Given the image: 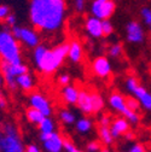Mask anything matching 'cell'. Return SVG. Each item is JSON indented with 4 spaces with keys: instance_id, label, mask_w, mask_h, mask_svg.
<instances>
[{
    "instance_id": "cell-9",
    "label": "cell",
    "mask_w": 151,
    "mask_h": 152,
    "mask_svg": "<svg viewBox=\"0 0 151 152\" xmlns=\"http://www.w3.org/2000/svg\"><path fill=\"white\" fill-rule=\"evenodd\" d=\"M40 140L45 152H62L64 150V138L57 132L51 134H40Z\"/></svg>"
},
{
    "instance_id": "cell-37",
    "label": "cell",
    "mask_w": 151,
    "mask_h": 152,
    "mask_svg": "<svg viewBox=\"0 0 151 152\" xmlns=\"http://www.w3.org/2000/svg\"><path fill=\"white\" fill-rule=\"evenodd\" d=\"M26 152H43V151L36 144H28L26 146Z\"/></svg>"
},
{
    "instance_id": "cell-28",
    "label": "cell",
    "mask_w": 151,
    "mask_h": 152,
    "mask_svg": "<svg viewBox=\"0 0 151 152\" xmlns=\"http://www.w3.org/2000/svg\"><path fill=\"white\" fill-rule=\"evenodd\" d=\"M122 51H123L122 45H121V44H115V45H112V46L110 47L109 54H110L111 57H114V58H119V57L122 54Z\"/></svg>"
},
{
    "instance_id": "cell-24",
    "label": "cell",
    "mask_w": 151,
    "mask_h": 152,
    "mask_svg": "<svg viewBox=\"0 0 151 152\" xmlns=\"http://www.w3.org/2000/svg\"><path fill=\"white\" fill-rule=\"evenodd\" d=\"M92 97V105H93V113H98L104 109V99L97 92H91Z\"/></svg>"
},
{
    "instance_id": "cell-20",
    "label": "cell",
    "mask_w": 151,
    "mask_h": 152,
    "mask_svg": "<svg viewBox=\"0 0 151 152\" xmlns=\"http://www.w3.org/2000/svg\"><path fill=\"white\" fill-rule=\"evenodd\" d=\"M98 137H99V140L103 145L105 146H109L114 142V137L111 134V129L110 127H104V126H99L98 127Z\"/></svg>"
},
{
    "instance_id": "cell-6",
    "label": "cell",
    "mask_w": 151,
    "mask_h": 152,
    "mask_svg": "<svg viewBox=\"0 0 151 152\" xmlns=\"http://www.w3.org/2000/svg\"><path fill=\"white\" fill-rule=\"evenodd\" d=\"M126 87L129 93H132L133 96L139 100L140 105L145 109L151 111V93L147 92L136 77H127L126 80Z\"/></svg>"
},
{
    "instance_id": "cell-15",
    "label": "cell",
    "mask_w": 151,
    "mask_h": 152,
    "mask_svg": "<svg viewBox=\"0 0 151 152\" xmlns=\"http://www.w3.org/2000/svg\"><path fill=\"white\" fill-rule=\"evenodd\" d=\"M86 30L87 33L93 36V37H102L104 36L103 34V27H102V20H99V18L97 17H88L87 18V21H86Z\"/></svg>"
},
{
    "instance_id": "cell-19",
    "label": "cell",
    "mask_w": 151,
    "mask_h": 152,
    "mask_svg": "<svg viewBox=\"0 0 151 152\" xmlns=\"http://www.w3.org/2000/svg\"><path fill=\"white\" fill-rule=\"evenodd\" d=\"M16 82H17V86L20 87L22 91L28 92V93H30L34 88V81L32 79V76L29 75V72H26V74L17 76Z\"/></svg>"
},
{
    "instance_id": "cell-34",
    "label": "cell",
    "mask_w": 151,
    "mask_h": 152,
    "mask_svg": "<svg viewBox=\"0 0 151 152\" xmlns=\"http://www.w3.org/2000/svg\"><path fill=\"white\" fill-rule=\"evenodd\" d=\"M5 24H6L5 27H7V28H12L16 26V16L13 13H10L7 16V18L5 20Z\"/></svg>"
},
{
    "instance_id": "cell-7",
    "label": "cell",
    "mask_w": 151,
    "mask_h": 152,
    "mask_svg": "<svg viewBox=\"0 0 151 152\" xmlns=\"http://www.w3.org/2000/svg\"><path fill=\"white\" fill-rule=\"evenodd\" d=\"M116 4L114 0H94L91 6V12L99 20H109L114 15Z\"/></svg>"
},
{
    "instance_id": "cell-30",
    "label": "cell",
    "mask_w": 151,
    "mask_h": 152,
    "mask_svg": "<svg viewBox=\"0 0 151 152\" xmlns=\"http://www.w3.org/2000/svg\"><path fill=\"white\" fill-rule=\"evenodd\" d=\"M102 27H103V34L104 36H109L114 31V27H112V23L109 20H103L102 21Z\"/></svg>"
},
{
    "instance_id": "cell-26",
    "label": "cell",
    "mask_w": 151,
    "mask_h": 152,
    "mask_svg": "<svg viewBox=\"0 0 151 152\" xmlns=\"http://www.w3.org/2000/svg\"><path fill=\"white\" fill-rule=\"evenodd\" d=\"M139 100L136 98V97H126V105L133 111H137L139 110Z\"/></svg>"
},
{
    "instance_id": "cell-3",
    "label": "cell",
    "mask_w": 151,
    "mask_h": 152,
    "mask_svg": "<svg viewBox=\"0 0 151 152\" xmlns=\"http://www.w3.org/2000/svg\"><path fill=\"white\" fill-rule=\"evenodd\" d=\"M0 59L12 64L22 63L20 42L7 27L0 31Z\"/></svg>"
},
{
    "instance_id": "cell-36",
    "label": "cell",
    "mask_w": 151,
    "mask_h": 152,
    "mask_svg": "<svg viewBox=\"0 0 151 152\" xmlns=\"http://www.w3.org/2000/svg\"><path fill=\"white\" fill-rule=\"evenodd\" d=\"M99 126H104V127H110L111 126V117L109 115H103L99 118Z\"/></svg>"
},
{
    "instance_id": "cell-40",
    "label": "cell",
    "mask_w": 151,
    "mask_h": 152,
    "mask_svg": "<svg viewBox=\"0 0 151 152\" xmlns=\"http://www.w3.org/2000/svg\"><path fill=\"white\" fill-rule=\"evenodd\" d=\"M123 137H125V139H126V140H133V138H134V137H133V133H132L130 130H129L128 133H126V134H125Z\"/></svg>"
},
{
    "instance_id": "cell-31",
    "label": "cell",
    "mask_w": 151,
    "mask_h": 152,
    "mask_svg": "<svg viewBox=\"0 0 151 152\" xmlns=\"http://www.w3.org/2000/svg\"><path fill=\"white\" fill-rule=\"evenodd\" d=\"M140 13H141V17H143L145 24L151 29V9H149V7H143Z\"/></svg>"
},
{
    "instance_id": "cell-33",
    "label": "cell",
    "mask_w": 151,
    "mask_h": 152,
    "mask_svg": "<svg viewBox=\"0 0 151 152\" xmlns=\"http://www.w3.org/2000/svg\"><path fill=\"white\" fill-rule=\"evenodd\" d=\"M127 152H146V150H145V147H144V145L143 144H133L129 148H128V151Z\"/></svg>"
},
{
    "instance_id": "cell-2",
    "label": "cell",
    "mask_w": 151,
    "mask_h": 152,
    "mask_svg": "<svg viewBox=\"0 0 151 152\" xmlns=\"http://www.w3.org/2000/svg\"><path fill=\"white\" fill-rule=\"evenodd\" d=\"M69 53V44H61L53 50H48L44 45L36 46L34 50L35 64L43 74L50 75L57 70Z\"/></svg>"
},
{
    "instance_id": "cell-29",
    "label": "cell",
    "mask_w": 151,
    "mask_h": 152,
    "mask_svg": "<svg viewBox=\"0 0 151 152\" xmlns=\"http://www.w3.org/2000/svg\"><path fill=\"white\" fill-rule=\"evenodd\" d=\"M64 150L65 152H85L82 150H79L69 138H64Z\"/></svg>"
},
{
    "instance_id": "cell-4",
    "label": "cell",
    "mask_w": 151,
    "mask_h": 152,
    "mask_svg": "<svg viewBox=\"0 0 151 152\" xmlns=\"http://www.w3.org/2000/svg\"><path fill=\"white\" fill-rule=\"evenodd\" d=\"M4 138L0 145V152H26L20 132L13 123H5L3 127Z\"/></svg>"
},
{
    "instance_id": "cell-8",
    "label": "cell",
    "mask_w": 151,
    "mask_h": 152,
    "mask_svg": "<svg viewBox=\"0 0 151 152\" xmlns=\"http://www.w3.org/2000/svg\"><path fill=\"white\" fill-rule=\"evenodd\" d=\"M11 33L17 40L22 41L23 44H26L29 47L35 48L36 46L40 45L39 35H37L34 30L29 29V28H22V27L15 26V27L11 28Z\"/></svg>"
},
{
    "instance_id": "cell-11",
    "label": "cell",
    "mask_w": 151,
    "mask_h": 152,
    "mask_svg": "<svg viewBox=\"0 0 151 152\" xmlns=\"http://www.w3.org/2000/svg\"><path fill=\"white\" fill-rule=\"evenodd\" d=\"M127 40L132 44H140L144 41V30L137 21H132L126 27Z\"/></svg>"
},
{
    "instance_id": "cell-13",
    "label": "cell",
    "mask_w": 151,
    "mask_h": 152,
    "mask_svg": "<svg viewBox=\"0 0 151 152\" xmlns=\"http://www.w3.org/2000/svg\"><path fill=\"white\" fill-rule=\"evenodd\" d=\"M110 129H111V134L114 137V139H117L130 130V126H129V122L125 117H119L111 122Z\"/></svg>"
},
{
    "instance_id": "cell-21",
    "label": "cell",
    "mask_w": 151,
    "mask_h": 152,
    "mask_svg": "<svg viewBox=\"0 0 151 152\" xmlns=\"http://www.w3.org/2000/svg\"><path fill=\"white\" fill-rule=\"evenodd\" d=\"M26 117H27L28 122H30V123H33V124H39L46 116H44L43 113H41L39 110H36L35 107L29 106V107L26 110Z\"/></svg>"
},
{
    "instance_id": "cell-27",
    "label": "cell",
    "mask_w": 151,
    "mask_h": 152,
    "mask_svg": "<svg viewBox=\"0 0 151 152\" xmlns=\"http://www.w3.org/2000/svg\"><path fill=\"white\" fill-rule=\"evenodd\" d=\"M102 142L100 141H97V140H93V141H89L86 146V151L87 152H100L102 150Z\"/></svg>"
},
{
    "instance_id": "cell-42",
    "label": "cell",
    "mask_w": 151,
    "mask_h": 152,
    "mask_svg": "<svg viewBox=\"0 0 151 152\" xmlns=\"http://www.w3.org/2000/svg\"><path fill=\"white\" fill-rule=\"evenodd\" d=\"M100 152H111V151H110V148H108V147H103V148L100 150Z\"/></svg>"
},
{
    "instance_id": "cell-17",
    "label": "cell",
    "mask_w": 151,
    "mask_h": 152,
    "mask_svg": "<svg viewBox=\"0 0 151 152\" xmlns=\"http://www.w3.org/2000/svg\"><path fill=\"white\" fill-rule=\"evenodd\" d=\"M79 89L74 86H65L62 89V99L65 104L73 105L78 103V98H79Z\"/></svg>"
},
{
    "instance_id": "cell-23",
    "label": "cell",
    "mask_w": 151,
    "mask_h": 152,
    "mask_svg": "<svg viewBox=\"0 0 151 152\" xmlns=\"http://www.w3.org/2000/svg\"><path fill=\"white\" fill-rule=\"evenodd\" d=\"M40 134H51L54 132V122L51 117H45L39 124H37Z\"/></svg>"
},
{
    "instance_id": "cell-25",
    "label": "cell",
    "mask_w": 151,
    "mask_h": 152,
    "mask_svg": "<svg viewBox=\"0 0 151 152\" xmlns=\"http://www.w3.org/2000/svg\"><path fill=\"white\" fill-rule=\"evenodd\" d=\"M59 120L67 126L74 124L75 122H76V117H75V115L67 109H63V110L59 111Z\"/></svg>"
},
{
    "instance_id": "cell-41",
    "label": "cell",
    "mask_w": 151,
    "mask_h": 152,
    "mask_svg": "<svg viewBox=\"0 0 151 152\" xmlns=\"http://www.w3.org/2000/svg\"><path fill=\"white\" fill-rule=\"evenodd\" d=\"M3 138H4V132H3V128H0V145H1Z\"/></svg>"
},
{
    "instance_id": "cell-10",
    "label": "cell",
    "mask_w": 151,
    "mask_h": 152,
    "mask_svg": "<svg viewBox=\"0 0 151 152\" xmlns=\"http://www.w3.org/2000/svg\"><path fill=\"white\" fill-rule=\"evenodd\" d=\"M29 104H30V106L39 110L46 117H50L52 115V106H51L48 99L41 93H35V92L30 93L29 94Z\"/></svg>"
},
{
    "instance_id": "cell-5",
    "label": "cell",
    "mask_w": 151,
    "mask_h": 152,
    "mask_svg": "<svg viewBox=\"0 0 151 152\" xmlns=\"http://www.w3.org/2000/svg\"><path fill=\"white\" fill-rule=\"evenodd\" d=\"M0 72H1L4 82L6 83L7 88L10 91H16L17 89V82L16 79L17 76H20L22 74L28 72V66L23 63L20 64H12L6 61H0Z\"/></svg>"
},
{
    "instance_id": "cell-1",
    "label": "cell",
    "mask_w": 151,
    "mask_h": 152,
    "mask_svg": "<svg viewBox=\"0 0 151 152\" xmlns=\"http://www.w3.org/2000/svg\"><path fill=\"white\" fill-rule=\"evenodd\" d=\"M64 0H30L29 18L35 29L41 31L58 30L64 21Z\"/></svg>"
},
{
    "instance_id": "cell-16",
    "label": "cell",
    "mask_w": 151,
    "mask_h": 152,
    "mask_svg": "<svg viewBox=\"0 0 151 152\" xmlns=\"http://www.w3.org/2000/svg\"><path fill=\"white\" fill-rule=\"evenodd\" d=\"M109 104L115 111L120 112L121 115L128 109L126 105V96L121 94L120 92H112L109 97Z\"/></svg>"
},
{
    "instance_id": "cell-12",
    "label": "cell",
    "mask_w": 151,
    "mask_h": 152,
    "mask_svg": "<svg viewBox=\"0 0 151 152\" xmlns=\"http://www.w3.org/2000/svg\"><path fill=\"white\" fill-rule=\"evenodd\" d=\"M92 70L98 77L105 79L111 74V65H110L106 57L99 56L92 62Z\"/></svg>"
},
{
    "instance_id": "cell-39",
    "label": "cell",
    "mask_w": 151,
    "mask_h": 152,
    "mask_svg": "<svg viewBox=\"0 0 151 152\" xmlns=\"http://www.w3.org/2000/svg\"><path fill=\"white\" fill-rule=\"evenodd\" d=\"M6 106H7V100H6L4 94L0 92V109L4 110V109H6Z\"/></svg>"
},
{
    "instance_id": "cell-35",
    "label": "cell",
    "mask_w": 151,
    "mask_h": 152,
    "mask_svg": "<svg viewBox=\"0 0 151 152\" xmlns=\"http://www.w3.org/2000/svg\"><path fill=\"white\" fill-rule=\"evenodd\" d=\"M58 83H59L62 87L69 86V83H70V77H69V75H67V74L61 75L59 77H58Z\"/></svg>"
},
{
    "instance_id": "cell-14",
    "label": "cell",
    "mask_w": 151,
    "mask_h": 152,
    "mask_svg": "<svg viewBox=\"0 0 151 152\" xmlns=\"http://www.w3.org/2000/svg\"><path fill=\"white\" fill-rule=\"evenodd\" d=\"M76 105L85 113V115H91V113H93V105H92L91 92H88L86 89H81L79 92V98H78Z\"/></svg>"
},
{
    "instance_id": "cell-32",
    "label": "cell",
    "mask_w": 151,
    "mask_h": 152,
    "mask_svg": "<svg viewBox=\"0 0 151 152\" xmlns=\"http://www.w3.org/2000/svg\"><path fill=\"white\" fill-rule=\"evenodd\" d=\"M10 13V7L7 5H0V22H5Z\"/></svg>"
},
{
    "instance_id": "cell-43",
    "label": "cell",
    "mask_w": 151,
    "mask_h": 152,
    "mask_svg": "<svg viewBox=\"0 0 151 152\" xmlns=\"http://www.w3.org/2000/svg\"><path fill=\"white\" fill-rule=\"evenodd\" d=\"M1 85H3V75L0 72V87H1Z\"/></svg>"
},
{
    "instance_id": "cell-38",
    "label": "cell",
    "mask_w": 151,
    "mask_h": 152,
    "mask_svg": "<svg viewBox=\"0 0 151 152\" xmlns=\"http://www.w3.org/2000/svg\"><path fill=\"white\" fill-rule=\"evenodd\" d=\"M85 3L86 0H75V9L78 12H81L85 9Z\"/></svg>"
},
{
    "instance_id": "cell-18",
    "label": "cell",
    "mask_w": 151,
    "mask_h": 152,
    "mask_svg": "<svg viewBox=\"0 0 151 152\" xmlns=\"http://www.w3.org/2000/svg\"><path fill=\"white\" fill-rule=\"evenodd\" d=\"M82 54H84V51H82V46L79 41L74 40L69 44V53H68V57L69 59L74 63H79L81 62L82 59Z\"/></svg>"
},
{
    "instance_id": "cell-22",
    "label": "cell",
    "mask_w": 151,
    "mask_h": 152,
    "mask_svg": "<svg viewBox=\"0 0 151 152\" xmlns=\"http://www.w3.org/2000/svg\"><path fill=\"white\" fill-rule=\"evenodd\" d=\"M75 128H76L78 133H80V134H88L93 129V122L89 118L84 117L75 122Z\"/></svg>"
}]
</instances>
